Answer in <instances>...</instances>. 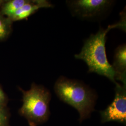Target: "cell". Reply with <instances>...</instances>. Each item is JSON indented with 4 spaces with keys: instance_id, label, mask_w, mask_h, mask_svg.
Instances as JSON below:
<instances>
[{
    "instance_id": "277c9868",
    "label": "cell",
    "mask_w": 126,
    "mask_h": 126,
    "mask_svg": "<svg viewBox=\"0 0 126 126\" xmlns=\"http://www.w3.org/2000/svg\"><path fill=\"white\" fill-rule=\"evenodd\" d=\"M113 1L109 0H75L67 1L72 13L84 19L101 16L111 8Z\"/></svg>"
},
{
    "instance_id": "5b68a950",
    "label": "cell",
    "mask_w": 126,
    "mask_h": 126,
    "mask_svg": "<svg viewBox=\"0 0 126 126\" xmlns=\"http://www.w3.org/2000/svg\"><path fill=\"white\" fill-rule=\"evenodd\" d=\"M102 122H126V84H116L115 95L113 102L100 112Z\"/></svg>"
},
{
    "instance_id": "30bf717a",
    "label": "cell",
    "mask_w": 126,
    "mask_h": 126,
    "mask_svg": "<svg viewBox=\"0 0 126 126\" xmlns=\"http://www.w3.org/2000/svg\"><path fill=\"white\" fill-rule=\"evenodd\" d=\"M7 118L5 105L0 104V126H6Z\"/></svg>"
},
{
    "instance_id": "8fae6325",
    "label": "cell",
    "mask_w": 126,
    "mask_h": 126,
    "mask_svg": "<svg viewBox=\"0 0 126 126\" xmlns=\"http://www.w3.org/2000/svg\"><path fill=\"white\" fill-rule=\"evenodd\" d=\"M6 101H7L6 96L5 95L4 91L0 87V104L5 105Z\"/></svg>"
},
{
    "instance_id": "ba28073f",
    "label": "cell",
    "mask_w": 126,
    "mask_h": 126,
    "mask_svg": "<svg viewBox=\"0 0 126 126\" xmlns=\"http://www.w3.org/2000/svg\"><path fill=\"white\" fill-rule=\"evenodd\" d=\"M29 0H2L0 5V13L4 16L10 18Z\"/></svg>"
},
{
    "instance_id": "52a82bcc",
    "label": "cell",
    "mask_w": 126,
    "mask_h": 126,
    "mask_svg": "<svg viewBox=\"0 0 126 126\" xmlns=\"http://www.w3.org/2000/svg\"><path fill=\"white\" fill-rule=\"evenodd\" d=\"M112 66L115 73V80L126 84V44L119 46L115 50Z\"/></svg>"
},
{
    "instance_id": "3957f363",
    "label": "cell",
    "mask_w": 126,
    "mask_h": 126,
    "mask_svg": "<svg viewBox=\"0 0 126 126\" xmlns=\"http://www.w3.org/2000/svg\"><path fill=\"white\" fill-rule=\"evenodd\" d=\"M23 93V105L20 113L25 117L31 126H36L46 122L50 115V91L44 86L32 84Z\"/></svg>"
},
{
    "instance_id": "7c38bea8",
    "label": "cell",
    "mask_w": 126,
    "mask_h": 126,
    "mask_svg": "<svg viewBox=\"0 0 126 126\" xmlns=\"http://www.w3.org/2000/svg\"><path fill=\"white\" fill-rule=\"evenodd\" d=\"M2 0H0V5L1 3V2H2Z\"/></svg>"
},
{
    "instance_id": "7a4b0ae2",
    "label": "cell",
    "mask_w": 126,
    "mask_h": 126,
    "mask_svg": "<svg viewBox=\"0 0 126 126\" xmlns=\"http://www.w3.org/2000/svg\"><path fill=\"white\" fill-rule=\"evenodd\" d=\"M54 90L59 99L79 112L80 122L89 117L94 110L96 96L80 81L60 77L55 84Z\"/></svg>"
},
{
    "instance_id": "6da1fadb",
    "label": "cell",
    "mask_w": 126,
    "mask_h": 126,
    "mask_svg": "<svg viewBox=\"0 0 126 126\" xmlns=\"http://www.w3.org/2000/svg\"><path fill=\"white\" fill-rule=\"evenodd\" d=\"M121 20L106 29L100 28L95 34H92L85 41L81 52L75 55L76 59L84 61L89 68V72H95L106 77L115 84V73L112 65L108 62L106 50L107 34L111 29L119 28L126 30V17L123 16Z\"/></svg>"
},
{
    "instance_id": "8992f818",
    "label": "cell",
    "mask_w": 126,
    "mask_h": 126,
    "mask_svg": "<svg viewBox=\"0 0 126 126\" xmlns=\"http://www.w3.org/2000/svg\"><path fill=\"white\" fill-rule=\"evenodd\" d=\"M51 7H53V5L48 0H29L9 18L12 22L21 21L29 17L40 9Z\"/></svg>"
},
{
    "instance_id": "9c48e42d",
    "label": "cell",
    "mask_w": 126,
    "mask_h": 126,
    "mask_svg": "<svg viewBox=\"0 0 126 126\" xmlns=\"http://www.w3.org/2000/svg\"><path fill=\"white\" fill-rule=\"evenodd\" d=\"M12 23L9 18L0 13V41L6 40L12 32Z\"/></svg>"
}]
</instances>
